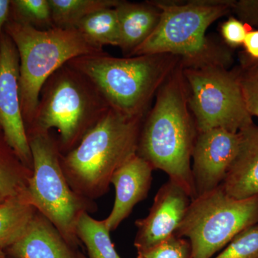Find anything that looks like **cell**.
<instances>
[{
	"label": "cell",
	"mask_w": 258,
	"mask_h": 258,
	"mask_svg": "<svg viewBox=\"0 0 258 258\" xmlns=\"http://www.w3.org/2000/svg\"><path fill=\"white\" fill-rule=\"evenodd\" d=\"M198 132L189 109L188 91L180 62L156 95L155 104L144 118L137 153L197 198L191 157Z\"/></svg>",
	"instance_id": "cell-1"
},
{
	"label": "cell",
	"mask_w": 258,
	"mask_h": 258,
	"mask_svg": "<svg viewBox=\"0 0 258 258\" xmlns=\"http://www.w3.org/2000/svg\"><path fill=\"white\" fill-rule=\"evenodd\" d=\"M161 18L152 35L133 55L169 53L181 57L183 68L218 66L229 69L232 49L206 35L218 19L232 13L234 0H154Z\"/></svg>",
	"instance_id": "cell-2"
},
{
	"label": "cell",
	"mask_w": 258,
	"mask_h": 258,
	"mask_svg": "<svg viewBox=\"0 0 258 258\" xmlns=\"http://www.w3.org/2000/svg\"><path fill=\"white\" fill-rule=\"evenodd\" d=\"M181 62L169 53L115 57L104 52L79 56L67 64L86 76L113 111L145 117L159 88Z\"/></svg>",
	"instance_id": "cell-3"
},
{
	"label": "cell",
	"mask_w": 258,
	"mask_h": 258,
	"mask_svg": "<svg viewBox=\"0 0 258 258\" xmlns=\"http://www.w3.org/2000/svg\"><path fill=\"white\" fill-rule=\"evenodd\" d=\"M145 117L125 116L110 108L74 149L60 154L62 171L75 192L93 200L108 191L115 171L137 154Z\"/></svg>",
	"instance_id": "cell-4"
},
{
	"label": "cell",
	"mask_w": 258,
	"mask_h": 258,
	"mask_svg": "<svg viewBox=\"0 0 258 258\" xmlns=\"http://www.w3.org/2000/svg\"><path fill=\"white\" fill-rule=\"evenodd\" d=\"M5 32L14 42L20 58L19 89L27 129L33 121L47 79L72 59L103 52L88 43L76 28L38 30L12 18L5 25Z\"/></svg>",
	"instance_id": "cell-5"
},
{
	"label": "cell",
	"mask_w": 258,
	"mask_h": 258,
	"mask_svg": "<svg viewBox=\"0 0 258 258\" xmlns=\"http://www.w3.org/2000/svg\"><path fill=\"white\" fill-rule=\"evenodd\" d=\"M110 108L93 83L66 63L42 87L36 113L27 132L57 129L59 150L68 153Z\"/></svg>",
	"instance_id": "cell-6"
},
{
	"label": "cell",
	"mask_w": 258,
	"mask_h": 258,
	"mask_svg": "<svg viewBox=\"0 0 258 258\" xmlns=\"http://www.w3.org/2000/svg\"><path fill=\"white\" fill-rule=\"evenodd\" d=\"M28 136L32 170L27 181V198L71 247H77L80 241L76 236V223L91 204L70 186L61 166L58 144L50 132L29 130Z\"/></svg>",
	"instance_id": "cell-7"
},
{
	"label": "cell",
	"mask_w": 258,
	"mask_h": 258,
	"mask_svg": "<svg viewBox=\"0 0 258 258\" xmlns=\"http://www.w3.org/2000/svg\"><path fill=\"white\" fill-rule=\"evenodd\" d=\"M258 223V195L237 200L220 186L191 200L176 235L189 241L191 258H212L244 229Z\"/></svg>",
	"instance_id": "cell-8"
},
{
	"label": "cell",
	"mask_w": 258,
	"mask_h": 258,
	"mask_svg": "<svg viewBox=\"0 0 258 258\" xmlns=\"http://www.w3.org/2000/svg\"><path fill=\"white\" fill-rule=\"evenodd\" d=\"M183 74L198 132L221 128L238 133L254 123L235 69L230 71L218 66L183 68Z\"/></svg>",
	"instance_id": "cell-9"
},
{
	"label": "cell",
	"mask_w": 258,
	"mask_h": 258,
	"mask_svg": "<svg viewBox=\"0 0 258 258\" xmlns=\"http://www.w3.org/2000/svg\"><path fill=\"white\" fill-rule=\"evenodd\" d=\"M20 58L14 42L6 32L0 39V127L10 149L25 167L32 170L28 132L20 103Z\"/></svg>",
	"instance_id": "cell-10"
},
{
	"label": "cell",
	"mask_w": 258,
	"mask_h": 258,
	"mask_svg": "<svg viewBox=\"0 0 258 258\" xmlns=\"http://www.w3.org/2000/svg\"><path fill=\"white\" fill-rule=\"evenodd\" d=\"M239 146L238 133L221 128L198 132L191 157L197 197L222 184L237 156Z\"/></svg>",
	"instance_id": "cell-11"
},
{
	"label": "cell",
	"mask_w": 258,
	"mask_h": 258,
	"mask_svg": "<svg viewBox=\"0 0 258 258\" xmlns=\"http://www.w3.org/2000/svg\"><path fill=\"white\" fill-rule=\"evenodd\" d=\"M191 200L187 193L169 180L158 190L149 215L137 220L134 246L144 250L174 235Z\"/></svg>",
	"instance_id": "cell-12"
},
{
	"label": "cell",
	"mask_w": 258,
	"mask_h": 258,
	"mask_svg": "<svg viewBox=\"0 0 258 258\" xmlns=\"http://www.w3.org/2000/svg\"><path fill=\"white\" fill-rule=\"evenodd\" d=\"M154 170L148 161L136 154L115 171L111 179L115 189L114 204L104 220L108 230H115L134 207L147 198Z\"/></svg>",
	"instance_id": "cell-13"
},
{
	"label": "cell",
	"mask_w": 258,
	"mask_h": 258,
	"mask_svg": "<svg viewBox=\"0 0 258 258\" xmlns=\"http://www.w3.org/2000/svg\"><path fill=\"white\" fill-rule=\"evenodd\" d=\"M238 152L220 187L231 198L243 200L258 195V125L238 132Z\"/></svg>",
	"instance_id": "cell-14"
},
{
	"label": "cell",
	"mask_w": 258,
	"mask_h": 258,
	"mask_svg": "<svg viewBox=\"0 0 258 258\" xmlns=\"http://www.w3.org/2000/svg\"><path fill=\"white\" fill-rule=\"evenodd\" d=\"M54 225L37 212L23 237L8 248L13 258H76Z\"/></svg>",
	"instance_id": "cell-15"
},
{
	"label": "cell",
	"mask_w": 258,
	"mask_h": 258,
	"mask_svg": "<svg viewBox=\"0 0 258 258\" xmlns=\"http://www.w3.org/2000/svg\"><path fill=\"white\" fill-rule=\"evenodd\" d=\"M115 10L119 23L118 47L126 57H132L157 28L161 10L152 1L134 3L121 0Z\"/></svg>",
	"instance_id": "cell-16"
},
{
	"label": "cell",
	"mask_w": 258,
	"mask_h": 258,
	"mask_svg": "<svg viewBox=\"0 0 258 258\" xmlns=\"http://www.w3.org/2000/svg\"><path fill=\"white\" fill-rule=\"evenodd\" d=\"M36 212L25 191L7 198L0 205V248H9L18 242Z\"/></svg>",
	"instance_id": "cell-17"
},
{
	"label": "cell",
	"mask_w": 258,
	"mask_h": 258,
	"mask_svg": "<svg viewBox=\"0 0 258 258\" xmlns=\"http://www.w3.org/2000/svg\"><path fill=\"white\" fill-rule=\"evenodd\" d=\"M76 28L88 43L97 48L103 50L106 45H119V23L115 8H107L88 15Z\"/></svg>",
	"instance_id": "cell-18"
},
{
	"label": "cell",
	"mask_w": 258,
	"mask_h": 258,
	"mask_svg": "<svg viewBox=\"0 0 258 258\" xmlns=\"http://www.w3.org/2000/svg\"><path fill=\"white\" fill-rule=\"evenodd\" d=\"M104 220H96L88 212L81 214L76 226L78 239L85 244L89 258H120Z\"/></svg>",
	"instance_id": "cell-19"
},
{
	"label": "cell",
	"mask_w": 258,
	"mask_h": 258,
	"mask_svg": "<svg viewBox=\"0 0 258 258\" xmlns=\"http://www.w3.org/2000/svg\"><path fill=\"white\" fill-rule=\"evenodd\" d=\"M120 0H49L54 27L76 28L88 15L116 8Z\"/></svg>",
	"instance_id": "cell-20"
},
{
	"label": "cell",
	"mask_w": 258,
	"mask_h": 258,
	"mask_svg": "<svg viewBox=\"0 0 258 258\" xmlns=\"http://www.w3.org/2000/svg\"><path fill=\"white\" fill-rule=\"evenodd\" d=\"M31 173L6 142L0 141V194L10 198L25 192Z\"/></svg>",
	"instance_id": "cell-21"
},
{
	"label": "cell",
	"mask_w": 258,
	"mask_h": 258,
	"mask_svg": "<svg viewBox=\"0 0 258 258\" xmlns=\"http://www.w3.org/2000/svg\"><path fill=\"white\" fill-rule=\"evenodd\" d=\"M11 9L15 20L38 30L54 28L49 0H14L11 1Z\"/></svg>",
	"instance_id": "cell-22"
},
{
	"label": "cell",
	"mask_w": 258,
	"mask_h": 258,
	"mask_svg": "<svg viewBox=\"0 0 258 258\" xmlns=\"http://www.w3.org/2000/svg\"><path fill=\"white\" fill-rule=\"evenodd\" d=\"M240 64L235 68L247 111L258 118V62L249 60L241 52Z\"/></svg>",
	"instance_id": "cell-23"
},
{
	"label": "cell",
	"mask_w": 258,
	"mask_h": 258,
	"mask_svg": "<svg viewBox=\"0 0 258 258\" xmlns=\"http://www.w3.org/2000/svg\"><path fill=\"white\" fill-rule=\"evenodd\" d=\"M215 258H258V223L236 235Z\"/></svg>",
	"instance_id": "cell-24"
},
{
	"label": "cell",
	"mask_w": 258,
	"mask_h": 258,
	"mask_svg": "<svg viewBox=\"0 0 258 258\" xmlns=\"http://www.w3.org/2000/svg\"><path fill=\"white\" fill-rule=\"evenodd\" d=\"M189 241L174 235L144 250L137 251V258H191Z\"/></svg>",
	"instance_id": "cell-25"
},
{
	"label": "cell",
	"mask_w": 258,
	"mask_h": 258,
	"mask_svg": "<svg viewBox=\"0 0 258 258\" xmlns=\"http://www.w3.org/2000/svg\"><path fill=\"white\" fill-rule=\"evenodd\" d=\"M252 30L244 25L238 19L230 17L222 23L220 34L224 43L230 49L243 45L246 35L249 30Z\"/></svg>",
	"instance_id": "cell-26"
},
{
	"label": "cell",
	"mask_w": 258,
	"mask_h": 258,
	"mask_svg": "<svg viewBox=\"0 0 258 258\" xmlns=\"http://www.w3.org/2000/svg\"><path fill=\"white\" fill-rule=\"evenodd\" d=\"M232 13L249 28L258 30V0H234Z\"/></svg>",
	"instance_id": "cell-27"
},
{
	"label": "cell",
	"mask_w": 258,
	"mask_h": 258,
	"mask_svg": "<svg viewBox=\"0 0 258 258\" xmlns=\"http://www.w3.org/2000/svg\"><path fill=\"white\" fill-rule=\"evenodd\" d=\"M242 53L249 60L258 62V30H249L243 43Z\"/></svg>",
	"instance_id": "cell-28"
},
{
	"label": "cell",
	"mask_w": 258,
	"mask_h": 258,
	"mask_svg": "<svg viewBox=\"0 0 258 258\" xmlns=\"http://www.w3.org/2000/svg\"><path fill=\"white\" fill-rule=\"evenodd\" d=\"M10 11H11V1L0 0V39L3 33V28L9 20Z\"/></svg>",
	"instance_id": "cell-29"
},
{
	"label": "cell",
	"mask_w": 258,
	"mask_h": 258,
	"mask_svg": "<svg viewBox=\"0 0 258 258\" xmlns=\"http://www.w3.org/2000/svg\"><path fill=\"white\" fill-rule=\"evenodd\" d=\"M8 198H6V197H5L4 195H2V194H0V205H2L4 202L5 201V200Z\"/></svg>",
	"instance_id": "cell-30"
},
{
	"label": "cell",
	"mask_w": 258,
	"mask_h": 258,
	"mask_svg": "<svg viewBox=\"0 0 258 258\" xmlns=\"http://www.w3.org/2000/svg\"><path fill=\"white\" fill-rule=\"evenodd\" d=\"M0 258H6L4 251L1 248H0Z\"/></svg>",
	"instance_id": "cell-31"
},
{
	"label": "cell",
	"mask_w": 258,
	"mask_h": 258,
	"mask_svg": "<svg viewBox=\"0 0 258 258\" xmlns=\"http://www.w3.org/2000/svg\"><path fill=\"white\" fill-rule=\"evenodd\" d=\"M76 258H87V257H85L84 255H83V254H81V253H77V254H76Z\"/></svg>",
	"instance_id": "cell-32"
},
{
	"label": "cell",
	"mask_w": 258,
	"mask_h": 258,
	"mask_svg": "<svg viewBox=\"0 0 258 258\" xmlns=\"http://www.w3.org/2000/svg\"><path fill=\"white\" fill-rule=\"evenodd\" d=\"M254 62H256V61H254Z\"/></svg>",
	"instance_id": "cell-33"
}]
</instances>
